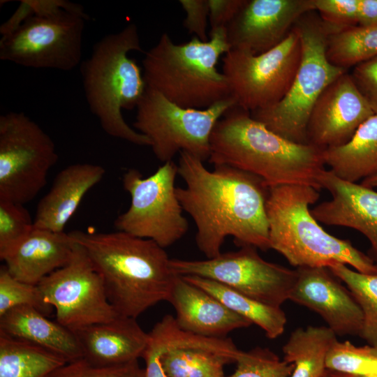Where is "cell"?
<instances>
[{
    "label": "cell",
    "mask_w": 377,
    "mask_h": 377,
    "mask_svg": "<svg viewBox=\"0 0 377 377\" xmlns=\"http://www.w3.org/2000/svg\"><path fill=\"white\" fill-rule=\"evenodd\" d=\"M178 175L185 182L176 194L196 226L198 249L212 258L227 237L241 246L270 249L266 202L269 187L260 177L226 165L208 170L203 161L179 153Z\"/></svg>",
    "instance_id": "cell-1"
},
{
    "label": "cell",
    "mask_w": 377,
    "mask_h": 377,
    "mask_svg": "<svg viewBox=\"0 0 377 377\" xmlns=\"http://www.w3.org/2000/svg\"><path fill=\"white\" fill-rule=\"evenodd\" d=\"M69 234L85 251L119 315L137 318L157 303L168 302L177 274L164 248L155 242L120 230Z\"/></svg>",
    "instance_id": "cell-2"
},
{
    "label": "cell",
    "mask_w": 377,
    "mask_h": 377,
    "mask_svg": "<svg viewBox=\"0 0 377 377\" xmlns=\"http://www.w3.org/2000/svg\"><path fill=\"white\" fill-rule=\"evenodd\" d=\"M323 151L283 138L235 105L214 126L208 161L253 174L269 188L307 185L320 190L318 178L325 165Z\"/></svg>",
    "instance_id": "cell-3"
},
{
    "label": "cell",
    "mask_w": 377,
    "mask_h": 377,
    "mask_svg": "<svg viewBox=\"0 0 377 377\" xmlns=\"http://www.w3.org/2000/svg\"><path fill=\"white\" fill-rule=\"evenodd\" d=\"M131 51L142 52L135 24L101 38L80 64L83 89L90 111L108 135L150 146L146 136L126 122L121 112L136 109L147 90L140 67L128 56Z\"/></svg>",
    "instance_id": "cell-4"
},
{
    "label": "cell",
    "mask_w": 377,
    "mask_h": 377,
    "mask_svg": "<svg viewBox=\"0 0 377 377\" xmlns=\"http://www.w3.org/2000/svg\"><path fill=\"white\" fill-rule=\"evenodd\" d=\"M318 191L307 185L269 188L266 212L270 249L297 268L342 263L363 274H377V263L371 258L318 223L309 206L318 200Z\"/></svg>",
    "instance_id": "cell-5"
},
{
    "label": "cell",
    "mask_w": 377,
    "mask_h": 377,
    "mask_svg": "<svg viewBox=\"0 0 377 377\" xmlns=\"http://www.w3.org/2000/svg\"><path fill=\"white\" fill-rule=\"evenodd\" d=\"M209 36L207 42L194 36L176 44L163 33L142 61L147 88L186 108L205 109L231 98L227 79L216 68L220 57L230 50L226 28Z\"/></svg>",
    "instance_id": "cell-6"
},
{
    "label": "cell",
    "mask_w": 377,
    "mask_h": 377,
    "mask_svg": "<svg viewBox=\"0 0 377 377\" xmlns=\"http://www.w3.org/2000/svg\"><path fill=\"white\" fill-rule=\"evenodd\" d=\"M293 27L300 38L302 54L289 90L275 105L250 114L283 138L309 144L307 124L315 103L324 89L346 70L329 61L327 44L330 31L318 16L309 12Z\"/></svg>",
    "instance_id": "cell-7"
},
{
    "label": "cell",
    "mask_w": 377,
    "mask_h": 377,
    "mask_svg": "<svg viewBox=\"0 0 377 377\" xmlns=\"http://www.w3.org/2000/svg\"><path fill=\"white\" fill-rule=\"evenodd\" d=\"M235 105L231 97L205 109L186 108L147 88L136 108L133 127L149 139L153 153L163 163L181 151L204 162L209 158L216 124Z\"/></svg>",
    "instance_id": "cell-8"
},
{
    "label": "cell",
    "mask_w": 377,
    "mask_h": 377,
    "mask_svg": "<svg viewBox=\"0 0 377 377\" xmlns=\"http://www.w3.org/2000/svg\"><path fill=\"white\" fill-rule=\"evenodd\" d=\"M177 175L173 161L164 163L147 177L136 169L128 170L122 182L131 203L114 220L115 228L151 239L164 249L182 239L188 230V222L176 194Z\"/></svg>",
    "instance_id": "cell-9"
},
{
    "label": "cell",
    "mask_w": 377,
    "mask_h": 377,
    "mask_svg": "<svg viewBox=\"0 0 377 377\" xmlns=\"http://www.w3.org/2000/svg\"><path fill=\"white\" fill-rule=\"evenodd\" d=\"M50 136L22 112L0 116V199L24 205L47 182L58 160Z\"/></svg>",
    "instance_id": "cell-10"
},
{
    "label": "cell",
    "mask_w": 377,
    "mask_h": 377,
    "mask_svg": "<svg viewBox=\"0 0 377 377\" xmlns=\"http://www.w3.org/2000/svg\"><path fill=\"white\" fill-rule=\"evenodd\" d=\"M301 54L300 38L294 27L281 43L262 54L237 50L225 54L222 73L236 105L251 113L279 102L295 78Z\"/></svg>",
    "instance_id": "cell-11"
},
{
    "label": "cell",
    "mask_w": 377,
    "mask_h": 377,
    "mask_svg": "<svg viewBox=\"0 0 377 377\" xmlns=\"http://www.w3.org/2000/svg\"><path fill=\"white\" fill-rule=\"evenodd\" d=\"M66 10L34 15L13 33L0 39V59L32 68L63 71L82 63L86 20Z\"/></svg>",
    "instance_id": "cell-12"
},
{
    "label": "cell",
    "mask_w": 377,
    "mask_h": 377,
    "mask_svg": "<svg viewBox=\"0 0 377 377\" xmlns=\"http://www.w3.org/2000/svg\"><path fill=\"white\" fill-rule=\"evenodd\" d=\"M252 246L206 260L170 259L179 276H197L221 283L262 303L280 307L297 279L293 270L262 258Z\"/></svg>",
    "instance_id": "cell-13"
},
{
    "label": "cell",
    "mask_w": 377,
    "mask_h": 377,
    "mask_svg": "<svg viewBox=\"0 0 377 377\" xmlns=\"http://www.w3.org/2000/svg\"><path fill=\"white\" fill-rule=\"evenodd\" d=\"M38 286L45 302L55 309L57 322L73 332L119 316L109 302L100 275L77 242L71 260Z\"/></svg>",
    "instance_id": "cell-14"
},
{
    "label": "cell",
    "mask_w": 377,
    "mask_h": 377,
    "mask_svg": "<svg viewBox=\"0 0 377 377\" xmlns=\"http://www.w3.org/2000/svg\"><path fill=\"white\" fill-rule=\"evenodd\" d=\"M313 10V0H246L226 28L230 50L265 52L281 43L297 21Z\"/></svg>",
    "instance_id": "cell-15"
},
{
    "label": "cell",
    "mask_w": 377,
    "mask_h": 377,
    "mask_svg": "<svg viewBox=\"0 0 377 377\" xmlns=\"http://www.w3.org/2000/svg\"><path fill=\"white\" fill-rule=\"evenodd\" d=\"M374 114L346 72L330 83L315 103L307 124L308 143L322 150L343 145Z\"/></svg>",
    "instance_id": "cell-16"
},
{
    "label": "cell",
    "mask_w": 377,
    "mask_h": 377,
    "mask_svg": "<svg viewBox=\"0 0 377 377\" xmlns=\"http://www.w3.org/2000/svg\"><path fill=\"white\" fill-rule=\"evenodd\" d=\"M289 300L319 314L336 335H360L363 313L349 289L327 267H297Z\"/></svg>",
    "instance_id": "cell-17"
},
{
    "label": "cell",
    "mask_w": 377,
    "mask_h": 377,
    "mask_svg": "<svg viewBox=\"0 0 377 377\" xmlns=\"http://www.w3.org/2000/svg\"><path fill=\"white\" fill-rule=\"evenodd\" d=\"M318 183L331 193L332 198L311 210L313 217L327 225L357 230L370 242L377 259V192L343 180L330 170L322 171Z\"/></svg>",
    "instance_id": "cell-18"
},
{
    "label": "cell",
    "mask_w": 377,
    "mask_h": 377,
    "mask_svg": "<svg viewBox=\"0 0 377 377\" xmlns=\"http://www.w3.org/2000/svg\"><path fill=\"white\" fill-rule=\"evenodd\" d=\"M176 311L177 325L184 330L213 338H224L252 323L228 309L217 298L189 283L182 276L175 279L168 300Z\"/></svg>",
    "instance_id": "cell-19"
},
{
    "label": "cell",
    "mask_w": 377,
    "mask_h": 377,
    "mask_svg": "<svg viewBox=\"0 0 377 377\" xmlns=\"http://www.w3.org/2000/svg\"><path fill=\"white\" fill-rule=\"evenodd\" d=\"M75 246L69 232L34 227L17 244L0 253V258L13 277L38 285L71 260Z\"/></svg>",
    "instance_id": "cell-20"
},
{
    "label": "cell",
    "mask_w": 377,
    "mask_h": 377,
    "mask_svg": "<svg viewBox=\"0 0 377 377\" xmlns=\"http://www.w3.org/2000/svg\"><path fill=\"white\" fill-rule=\"evenodd\" d=\"M83 358L102 367L138 360L146 348L148 333L136 318L119 315L114 319L74 332Z\"/></svg>",
    "instance_id": "cell-21"
},
{
    "label": "cell",
    "mask_w": 377,
    "mask_h": 377,
    "mask_svg": "<svg viewBox=\"0 0 377 377\" xmlns=\"http://www.w3.org/2000/svg\"><path fill=\"white\" fill-rule=\"evenodd\" d=\"M105 174L103 166L88 163H74L62 169L38 203L34 228L64 232L84 196L101 181Z\"/></svg>",
    "instance_id": "cell-22"
},
{
    "label": "cell",
    "mask_w": 377,
    "mask_h": 377,
    "mask_svg": "<svg viewBox=\"0 0 377 377\" xmlns=\"http://www.w3.org/2000/svg\"><path fill=\"white\" fill-rule=\"evenodd\" d=\"M0 332L40 346L68 362L83 357L73 332L31 306H17L1 316Z\"/></svg>",
    "instance_id": "cell-23"
},
{
    "label": "cell",
    "mask_w": 377,
    "mask_h": 377,
    "mask_svg": "<svg viewBox=\"0 0 377 377\" xmlns=\"http://www.w3.org/2000/svg\"><path fill=\"white\" fill-rule=\"evenodd\" d=\"M325 164L350 182L377 175V114L367 119L346 144L323 151Z\"/></svg>",
    "instance_id": "cell-24"
},
{
    "label": "cell",
    "mask_w": 377,
    "mask_h": 377,
    "mask_svg": "<svg viewBox=\"0 0 377 377\" xmlns=\"http://www.w3.org/2000/svg\"><path fill=\"white\" fill-rule=\"evenodd\" d=\"M182 276L217 298L233 312L259 326L268 338L276 339L285 330L286 316L280 307L258 302L209 279L197 276Z\"/></svg>",
    "instance_id": "cell-25"
},
{
    "label": "cell",
    "mask_w": 377,
    "mask_h": 377,
    "mask_svg": "<svg viewBox=\"0 0 377 377\" xmlns=\"http://www.w3.org/2000/svg\"><path fill=\"white\" fill-rule=\"evenodd\" d=\"M336 334L328 327L308 326L295 330L282 348L283 360L293 364L290 377H321Z\"/></svg>",
    "instance_id": "cell-26"
},
{
    "label": "cell",
    "mask_w": 377,
    "mask_h": 377,
    "mask_svg": "<svg viewBox=\"0 0 377 377\" xmlns=\"http://www.w3.org/2000/svg\"><path fill=\"white\" fill-rule=\"evenodd\" d=\"M67 362L46 348L0 332V377H47Z\"/></svg>",
    "instance_id": "cell-27"
},
{
    "label": "cell",
    "mask_w": 377,
    "mask_h": 377,
    "mask_svg": "<svg viewBox=\"0 0 377 377\" xmlns=\"http://www.w3.org/2000/svg\"><path fill=\"white\" fill-rule=\"evenodd\" d=\"M327 55L334 65L348 68L377 56V26H355L328 35Z\"/></svg>",
    "instance_id": "cell-28"
},
{
    "label": "cell",
    "mask_w": 377,
    "mask_h": 377,
    "mask_svg": "<svg viewBox=\"0 0 377 377\" xmlns=\"http://www.w3.org/2000/svg\"><path fill=\"white\" fill-rule=\"evenodd\" d=\"M327 268L346 283L361 308L363 324L360 336L377 348V274H363L342 263Z\"/></svg>",
    "instance_id": "cell-29"
},
{
    "label": "cell",
    "mask_w": 377,
    "mask_h": 377,
    "mask_svg": "<svg viewBox=\"0 0 377 377\" xmlns=\"http://www.w3.org/2000/svg\"><path fill=\"white\" fill-rule=\"evenodd\" d=\"M326 369L358 375L377 377V348L367 345L356 346L348 341L335 340L330 347Z\"/></svg>",
    "instance_id": "cell-30"
},
{
    "label": "cell",
    "mask_w": 377,
    "mask_h": 377,
    "mask_svg": "<svg viewBox=\"0 0 377 377\" xmlns=\"http://www.w3.org/2000/svg\"><path fill=\"white\" fill-rule=\"evenodd\" d=\"M235 362V372L226 377H290L294 367L270 349L259 346L241 350Z\"/></svg>",
    "instance_id": "cell-31"
},
{
    "label": "cell",
    "mask_w": 377,
    "mask_h": 377,
    "mask_svg": "<svg viewBox=\"0 0 377 377\" xmlns=\"http://www.w3.org/2000/svg\"><path fill=\"white\" fill-rule=\"evenodd\" d=\"M21 306L34 307L46 316L54 309L45 302L38 285L15 279L3 265L0 268V316Z\"/></svg>",
    "instance_id": "cell-32"
},
{
    "label": "cell",
    "mask_w": 377,
    "mask_h": 377,
    "mask_svg": "<svg viewBox=\"0 0 377 377\" xmlns=\"http://www.w3.org/2000/svg\"><path fill=\"white\" fill-rule=\"evenodd\" d=\"M34 227L24 205L0 199V253L17 244Z\"/></svg>",
    "instance_id": "cell-33"
},
{
    "label": "cell",
    "mask_w": 377,
    "mask_h": 377,
    "mask_svg": "<svg viewBox=\"0 0 377 377\" xmlns=\"http://www.w3.org/2000/svg\"><path fill=\"white\" fill-rule=\"evenodd\" d=\"M47 377H145L138 360L128 363L102 367L94 365L84 358L67 362Z\"/></svg>",
    "instance_id": "cell-34"
},
{
    "label": "cell",
    "mask_w": 377,
    "mask_h": 377,
    "mask_svg": "<svg viewBox=\"0 0 377 377\" xmlns=\"http://www.w3.org/2000/svg\"><path fill=\"white\" fill-rule=\"evenodd\" d=\"M313 1L314 10L331 33L357 26L358 0Z\"/></svg>",
    "instance_id": "cell-35"
},
{
    "label": "cell",
    "mask_w": 377,
    "mask_h": 377,
    "mask_svg": "<svg viewBox=\"0 0 377 377\" xmlns=\"http://www.w3.org/2000/svg\"><path fill=\"white\" fill-rule=\"evenodd\" d=\"M350 75L374 113L377 114V56L353 66Z\"/></svg>",
    "instance_id": "cell-36"
},
{
    "label": "cell",
    "mask_w": 377,
    "mask_h": 377,
    "mask_svg": "<svg viewBox=\"0 0 377 377\" xmlns=\"http://www.w3.org/2000/svg\"><path fill=\"white\" fill-rule=\"evenodd\" d=\"M179 3L186 13L184 27L188 32L203 42L208 41L209 0H179Z\"/></svg>",
    "instance_id": "cell-37"
},
{
    "label": "cell",
    "mask_w": 377,
    "mask_h": 377,
    "mask_svg": "<svg viewBox=\"0 0 377 377\" xmlns=\"http://www.w3.org/2000/svg\"><path fill=\"white\" fill-rule=\"evenodd\" d=\"M246 2V0H209L210 31L226 28Z\"/></svg>",
    "instance_id": "cell-38"
},
{
    "label": "cell",
    "mask_w": 377,
    "mask_h": 377,
    "mask_svg": "<svg viewBox=\"0 0 377 377\" xmlns=\"http://www.w3.org/2000/svg\"><path fill=\"white\" fill-rule=\"evenodd\" d=\"M357 26H377V0H358Z\"/></svg>",
    "instance_id": "cell-39"
},
{
    "label": "cell",
    "mask_w": 377,
    "mask_h": 377,
    "mask_svg": "<svg viewBox=\"0 0 377 377\" xmlns=\"http://www.w3.org/2000/svg\"><path fill=\"white\" fill-rule=\"evenodd\" d=\"M321 377H364L326 369Z\"/></svg>",
    "instance_id": "cell-40"
},
{
    "label": "cell",
    "mask_w": 377,
    "mask_h": 377,
    "mask_svg": "<svg viewBox=\"0 0 377 377\" xmlns=\"http://www.w3.org/2000/svg\"><path fill=\"white\" fill-rule=\"evenodd\" d=\"M361 184L369 188L377 187V175L363 179Z\"/></svg>",
    "instance_id": "cell-41"
},
{
    "label": "cell",
    "mask_w": 377,
    "mask_h": 377,
    "mask_svg": "<svg viewBox=\"0 0 377 377\" xmlns=\"http://www.w3.org/2000/svg\"><path fill=\"white\" fill-rule=\"evenodd\" d=\"M376 263H377V262H376Z\"/></svg>",
    "instance_id": "cell-42"
}]
</instances>
